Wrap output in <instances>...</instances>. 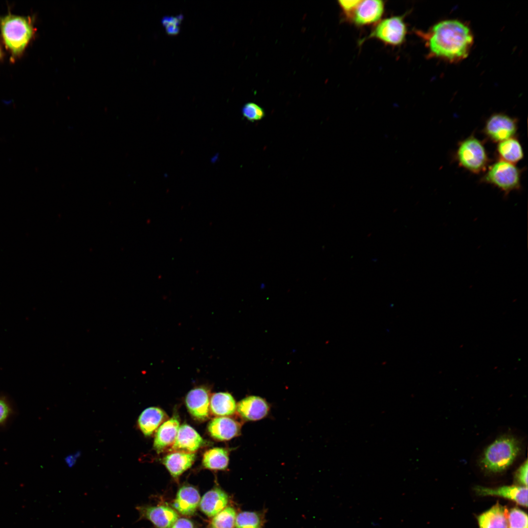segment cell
<instances>
[{
    "label": "cell",
    "instance_id": "7a4b0ae2",
    "mask_svg": "<svg viewBox=\"0 0 528 528\" xmlns=\"http://www.w3.org/2000/svg\"><path fill=\"white\" fill-rule=\"evenodd\" d=\"M517 440L511 436H503L494 441L484 450L480 461L485 470L493 473L507 469L520 451Z\"/></svg>",
    "mask_w": 528,
    "mask_h": 528
},
{
    "label": "cell",
    "instance_id": "ffe728a7",
    "mask_svg": "<svg viewBox=\"0 0 528 528\" xmlns=\"http://www.w3.org/2000/svg\"><path fill=\"white\" fill-rule=\"evenodd\" d=\"M508 511L498 503L478 516L479 528H508Z\"/></svg>",
    "mask_w": 528,
    "mask_h": 528
},
{
    "label": "cell",
    "instance_id": "3957f363",
    "mask_svg": "<svg viewBox=\"0 0 528 528\" xmlns=\"http://www.w3.org/2000/svg\"><path fill=\"white\" fill-rule=\"evenodd\" d=\"M0 28L5 44L15 55L23 51L34 32L30 20L14 15L0 18Z\"/></svg>",
    "mask_w": 528,
    "mask_h": 528
},
{
    "label": "cell",
    "instance_id": "f546056e",
    "mask_svg": "<svg viewBox=\"0 0 528 528\" xmlns=\"http://www.w3.org/2000/svg\"><path fill=\"white\" fill-rule=\"evenodd\" d=\"M359 0H339L338 3L346 17L353 11L359 2Z\"/></svg>",
    "mask_w": 528,
    "mask_h": 528
},
{
    "label": "cell",
    "instance_id": "4dcf8cb0",
    "mask_svg": "<svg viewBox=\"0 0 528 528\" xmlns=\"http://www.w3.org/2000/svg\"><path fill=\"white\" fill-rule=\"evenodd\" d=\"M182 18V16H165L162 19L161 22L165 27L169 26H179Z\"/></svg>",
    "mask_w": 528,
    "mask_h": 528
},
{
    "label": "cell",
    "instance_id": "484cf974",
    "mask_svg": "<svg viewBox=\"0 0 528 528\" xmlns=\"http://www.w3.org/2000/svg\"><path fill=\"white\" fill-rule=\"evenodd\" d=\"M528 515L518 508H513L508 513V528H528Z\"/></svg>",
    "mask_w": 528,
    "mask_h": 528
},
{
    "label": "cell",
    "instance_id": "5b68a950",
    "mask_svg": "<svg viewBox=\"0 0 528 528\" xmlns=\"http://www.w3.org/2000/svg\"><path fill=\"white\" fill-rule=\"evenodd\" d=\"M457 157L462 167L476 173L483 171L488 161L483 144L474 137H470L461 142L458 147Z\"/></svg>",
    "mask_w": 528,
    "mask_h": 528
},
{
    "label": "cell",
    "instance_id": "e575fe53",
    "mask_svg": "<svg viewBox=\"0 0 528 528\" xmlns=\"http://www.w3.org/2000/svg\"><path fill=\"white\" fill-rule=\"evenodd\" d=\"M1 56H2V53H1V50L0 49V58H1Z\"/></svg>",
    "mask_w": 528,
    "mask_h": 528
},
{
    "label": "cell",
    "instance_id": "4316f807",
    "mask_svg": "<svg viewBox=\"0 0 528 528\" xmlns=\"http://www.w3.org/2000/svg\"><path fill=\"white\" fill-rule=\"evenodd\" d=\"M242 113L247 120L251 122L260 120L265 115L264 109L253 102H249L244 105L242 109Z\"/></svg>",
    "mask_w": 528,
    "mask_h": 528
},
{
    "label": "cell",
    "instance_id": "cb8c5ba5",
    "mask_svg": "<svg viewBox=\"0 0 528 528\" xmlns=\"http://www.w3.org/2000/svg\"><path fill=\"white\" fill-rule=\"evenodd\" d=\"M236 519V511L232 507H227L214 516L213 528H233Z\"/></svg>",
    "mask_w": 528,
    "mask_h": 528
},
{
    "label": "cell",
    "instance_id": "7c38bea8",
    "mask_svg": "<svg viewBox=\"0 0 528 528\" xmlns=\"http://www.w3.org/2000/svg\"><path fill=\"white\" fill-rule=\"evenodd\" d=\"M242 425L236 420L227 417H218L208 424L207 430L213 439L220 441L228 440L238 436Z\"/></svg>",
    "mask_w": 528,
    "mask_h": 528
},
{
    "label": "cell",
    "instance_id": "83f0119b",
    "mask_svg": "<svg viewBox=\"0 0 528 528\" xmlns=\"http://www.w3.org/2000/svg\"><path fill=\"white\" fill-rule=\"evenodd\" d=\"M11 404L4 397H0V426L5 424L13 414Z\"/></svg>",
    "mask_w": 528,
    "mask_h": 528
},
{
    "label": "cell",
    "instance_id": "277c9868",
    "mask_svg": "<svg viewBox=\"0 0 528 528\" xmlns=\"http://www.w3.org/2000/svg\"><path fill=\"white\" fill-rule=\"evenodd\" d=\"M483 180L508 194L520 188V172L513 164L500 160L489 167Z\"/></svg>",
    "mask_w": 528,
    "mask_h": 528
},
{
    "label": "cell",
    "instance_id": "f1b7e54d",
    "mask_svg": "<svg viewBox=\"0 0 528 528\" xmlns=\"http://www.w3.org/2000/svg\"><path fill=\"white\" fill-rule=\"evenodd\" d=\"M528 460H526L519 468L516 473V479L523 486L528 485Z\"/></svg>",
    "mask_w": 528,
    "mask_h": 528
},
{
    "label": "cell",
    "instance_id": "1f68e13d",
    "mask_svg": "<svg viewBox=\"0 0 528 528\" xmlns=\"http://www.w3.org/2000/svg\"><path fill=\"white\" fill-rule=\"evenodd\" d=\"M172 528H194L193 523L186 518L177 519L173 524Z\"/></svg>",
    "mask_w": 528,
    "mask_h": 528
},
{
    "label": "cell",
    "instance_id": "52a82bcc",
    "mask_svg": "<svg viewBox=\"0 0 528 528\" xmlns=\"http://www.w3.org/2000/svg\"><path fill=\"white\" fill-rule=\"evenodd\" d=\"M516 121L504 114L491 115L486 121L484 127L485 134L494 142H500L513 137L517 131Z\"/></svg>",
    "mask_w": 528,
    "mask_h": 528
},
{
    "label": "cell",
    "instance_id": "8fae6325",
    "mask_svg": "<svg viewBox=\"0 0 528 528\" xmlns=\"http://www.w3.org/2000/svg\"><path fill=\"white\" fill-rule=\"evenodd\" d=\"M180 427L179 418L177 414L162 423L157 429L153 447L157 453L164 452L173 444Z\"/></svg>",
    "mask_w": 528,
    "mask_h": 528
},
{
    "label": "cell",
    "instance_id": "6da1fadb",
    "mask_svg": "<svg viewBox=\"0 0 528 528\" xmlns=\"http://www.w3.org/2000/svg\"><path fill=\"white\" fill-rule=\"evenodd\" d=\"M421 35L426 41L430 56L451 63L466 58L473 44L470 28L458 20L440 21L427 33Z\"/></svg>",
    "mask_w": 528,
    "mask_h": 528
},
{
    "label": "cell",
    "instance_id": "9a60e30c",
    "mask_svg": "<svg viewBox=\"0 0 528 528\" xmlns=\"http://www.w3.org/2000/svg\"><path fill=\"white\" fill-rule=\"evenodd\" d=\"M475 489L481 496H499L513 501L522 506H528L527 486L511 485L491 488L478 486Z\"/></svg>",
    "mask_w": 528,
    "mask_h": 528
},
{
    "label": "cell",
    "instance_id": "2e32d148",
    "mask_svg": "<svg viewBox=\"0 0 528 528\" xmlns=\"http://www.w3.org/2000/svg\"><path fill=\"white\" fill-rule=\"evenodd\" d=\"M200 501L198 490L190 485H184L178 490L173 506L183 515H192L196 511Z\"/></svg>",
    "mask_w": 528,
    "mask_h": 528
},
{
    "label": "cell",
    "instance_id": "30bf717a",
    "mask_svg": "<svg viewBox=\"0 0 528 528\" xmlns=\"http://www.w3.org/2000/svg\"><path fill=\"white\" fill-rule=\"evenodd\" d=\"M205 442L192 427L187 424L181 425L175 440L169 449L170 451H181L194 453L203 446Z\"/></svg>",
    "mask_w": 528,
    "mask_h": 528
},
{
    "label": "cell",
    "instance_id": "e0dca14e",
    "mask_svg": "<svg viewBox=\"0 0 528 528\" xmlns=\"http://www.w3.org/2000/svg\"><path fill=\"white\" fill-rule=\"evenodd\" d=\"M196 458L195 453L173 451L164 457L162 462L172 476L177 478L192 466Z\"/></svg>",
    "mask_w": 528,
    "mask_h": 528
},
{
    "label": "cell",
    "instance_id": "d4e9b609",
    "mask_svg": "<svg viewBox=\"0 0 528 528\" xmlns=\"http://www.w3.org/2000/svg\"><path fill=\"white\" fill-rule=\"evenodd\" d=\"M235 528H260L261 519L254 512L243 511L236 517Z\"/></svg>",
    "mask_w": 528,
    "mask_h": 528
},
{
    "label": "cell",
    "instance_id": "603a6c76",
    "mask_svg": "<svg viewBox=\"0 0 528 528\" xmlns=\"http://www.w3.org/2000/svg\"><path fill=\"white\" fill-rule=\"evenodd\" d=\"M497 152L501 160L515 163L524 157V152L519 141L513 137L499 142Z\"/></svg>",
    "mask_w": 528,
    "mask_h": 528
},
{
    "label": "cell",
    "instance_id": "5bb4252c",
    "mask_svg": "<svg viewBox=\"0 0 528 528\" xmlns=\"http://www.w3.org/2000/svg\"><path fill=\"white\" fill-rule=\"evenodd\" d=\"M141 517L145 518L158 528H170L178 519L177 513L172 508L163 506L137 507Z\"/></svg>",
    "mask_w": 528,
    "mask_h": 528
},
{
    "label": "cell",
    "instance_id": "8992f818",
    "mask_svg": "<svg viewBox=\"0 0 528 528\" xmlns=\"http://www.w3.org/2000/svg\"><path fill=\"white\" fill-rule=\"evenodd\" d=\"M407 28L402 17L386 18L377 24L369 38H375L384 43L398 45L404 41Z\"/></svg>",
    "mask_w": 528,
    "mask_h": 528
},
{
    "label": "cell",
    "instance_id": "44dd1931",
    "mask_svg": "<svg viewBox=\"0 0 528 528\" xmlns=\"http://www.w3.org/2000/svg\"><path fill=\"white\" fill-rule=\"evenodd\" d=\"M237 405L233 396L227 392L213 394L210 400V411L217 417H227L233 415Z\"/></svg>",
    "mask_w": 528,
    "mask_h": 528
},
{
    "label": "cell",
    "instance_id": "4fadbf2b",
    "mask_svg": "<svg viewBox=\"0 0 528 528\" xmlns=\"http://www.w3.org/2000/svg\"><path fill=\"white\" fill-rule=\"evenodd\" d=\"M236 410L243 419L255 421L264 418L269 412V407L264 399L253 396L239 401Z\"/></svg>",
    "mask_w": 528,
    "mask_h": 528
},
{
    "label": "cell",
    "instance_id": "d6986e66",
    "mask_svg": "<svg viewBox=\"0 0 528 528\" xmlns=\"http://www.w3.org/2000/svg\"><path fill=\"white\" fill-rule=\"evenodd\" d=\"M228 501L227 494L219 488L207 492L199 504L201 510L208 517L215 516L226 506Z\"/></svg>",
    "mask_w": 528,
    "mask_h": 528
},
{
    "label": "cell",
    "instance_id": "ba28073f",
    "mask_svg": "<svg viewBox=\"0 0 528 528\" xmlns=\"http://www.w3.org/2000/svg\"><path fill=\"white\" fill-rule=\"evenodd\" d=\"M210 391L207 387L200 386L191 390L185 402L189 413L199 421H205L210 416Z\"/></svg>",
    "mask_w": 528,
    "mask_h": 528
},
{
    "label": "cell",
    "instance_id": "d6a6232c",
    "mask_svg": "<svg viewBox=\"0 0 528 528\" xmlns=\"http://www.w3.org/2000/svg\"><path fill=\"white\" fill-rule=\"evenodd\" d=\"M166 32L169 35H176L179 31V26H169L166 27Z\"/></svg>",
    "mask_w": 528,
    "mask_h": 528
},
{
    "label": "cell",
    "instance_id": "836d02e7",
    "mask_svg": "<svg viewBox=\"0 0 528 528\" xmlns=\"http://www.w3.org/2000/svg\"><path fill=\"white\" fill-rule=\"evenodd\" d=\"M77 456L76 455H74L73 456H70L69 457L67 458L66 462L69 465L71 466L72 464H74V462L75 461V459L77 457Z\"/></svg>",
    "mask_w": 528,
    "mask_h": 528
},
{
    "label": "cell",
    "instance_id": "9c48e42d",
    "mask_svg": "<svg viewBox=\"0 0 528 528\" xmlns=\"http://www.w3.org/2000/svg\"><path fill=\"white\" fill-rule=\"evenodd\" d=\"M384 11V2L380 0H360L351 14L347 17L359 26L377 22Z\"/></svg>",
    "mask_w": 528,
    "mask_h": 528
},
{
    "label": "cell",
    "instance_id": "ac0fdd59",
    "mask_svg": "<svg viewBox=\"0 0 528 528\" xmlns=\"http://www.w3.org/2000/svg\"><path fill=\"white\" fill-rule=\"evenodd\" d=\"M166 413L157 407H150L145 409L138 418V426L145 436H151L160 425L167 420Z\"/></svg>",
    "mask_w": 528,
    "mask_h": 528
},
{
    "label": "cell",
    "instance_id": "7402d4cb",
    "mask_svg": "<svg viewBox=\"0 0 528 528\" xmlns=\"http://www.w3.org/2000/svg\"><path fill=\"white\" fill-rule=\"evenodd\" d=\"M202 465L211 470H224L229 463V452L222 447H214L204 452Z\"/></svg>",
    "mask_w": 528,
    "mask_h": 528
}]
</instances>
